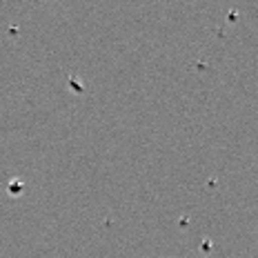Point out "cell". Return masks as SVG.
Instances as JSON below:
<instances>
[]
</instances>
